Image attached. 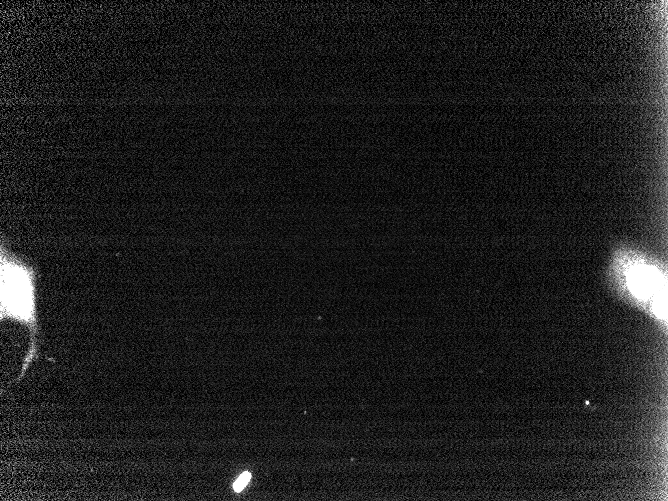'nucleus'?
<instances>
[{
    "label": "nucleus",
    "mask_w": 668,
    "mask_h": 501,
    "mask_svg": "<svg viewBox=\"0 0 668 501\" xmlns=\"http://www.w3.org/2000/svg\"><path fill=\"white\" fill-rule=\"evenodd\" d=\"M1 319H11L37 330L36 271L24 258L0 244Z\"/></svg>",
    "instance_id": "nucleus-2"
},
{
    "label": "nucleus",
    "mask_w": 668,
    "mask_h": 501,
    "mask_svg": "<svg viewBox=\"0 0 668 501\" xmlns=\"http://www.w3.org/2000/svg\"><path fill=\"white\" fill-rule=\"evenodd\" d=\"M610 275L623 283L636 300L647 304L660 319L666 317V274L654 257L628 246L615 249Z\"/></svg>",
    "instance_id": "nucleus-1"
},
{
    "label": "nucleus",
    "mask_w": 668,
    "mask_h": 501,
    "mask_svg": "<svg viewBox=\"0 0 668 501\" xmlns=\"http://www.w3.org/2000/svg\"><path fill=\"white\" fill-rule=\"evenodd\" d=\"M250 478L251 474L249 472L242 473L240 477L234 482L233 485L234 490L237 492L241 491L249 482Z\"/></svg>",
    "instance_id": "nucleus-3"
}]
</instances>
